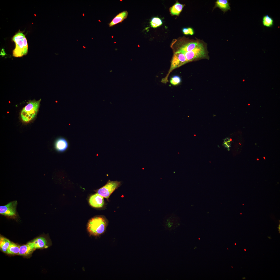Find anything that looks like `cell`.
<instances>
[{"mask_svg": "<svg viewBox=\"0 0 280 280\" xmlns=\"http://www.w3.org/2000/svg\"><path fill=\"white\" fill-rule=\"evenodd\" d=\"M107 225L105 219L101 216L95 217L91 219L87 225V230L91 235L98 236L105 232Z\"/></svg>", "mask_w": 280, "mask_h": 280, "instance_id": "cell-1", "label": "cell"}, {"mask_svg": "<svg viewBox=\"0 0 280 280\" xmlns=\"http://www.w3.org/2000/svg\"><path fill=\"white\" fill-rule=\"evenodd\" d=\"M41 101V99L37 101L35 99L30 100L27 104L23 108L21 111L20 116L23 122H29L35 117L38 112Z\"/></svg>", "mask_w": 280, "mask_h": 280, "instance_id": "cell-2", "label": "cell"}, {"mask_svg": "<svg viewBox=\"0 0 280 280\" xmlns=\"http://www.w3.org/2000/svg\"><path fill=\"white\" fill-rule=\"evenodd\" d=\"M12 40L16 45L13 50V56L16 57H21L26 55L28 51L27 40L25 35L22 32H19L13 37Z\"/></svg>", "mask_w": 280, "mask_h": 280, "instance_id": "cell-3", "label": "cell"}, {"mask_svg": "<svg viewBox=\"0 0 280 280\" xmlns=\"http://www.w3.org/2000/svg\"><path fill=\"white\" fill-rule=\"evenodd\" d=\"M17 201L14 200L11 201L6 205L0 206V214L7 218L18 220L19 216L16 210Z\"/></svg>", "mask_w": 280, "mask_h": 280, "instance_id": "cell-4", "label": "cell"}, {"mask_svg": "<svg viewBox=\"0 0 280 280\" xmlns=\"http://www.w3.org/2000/svg\"><path fill=\"white\" fill-rule=\"evenodd\" d=\"M120 181L109 180L104 186L97 190L96 192L103 198H108L110 195L120 185Z\"/></svg>", "mask_w": 280, "mask_h": 280, "instance_id": "cell-5", "label": "cell"}, {"mask_svg": "<svg viewBox=\"0 0 280 280\" xmlns=\"http://www.w3.org/2000/svg\"><path fill=\"white\" fill-rule=\"evenodd\" d=\"M183 53L187 62L195 59L204 57L205 55L204 48L202 44L200 43L192 51Z\"/></svg>", "mask_w": 280, "mask_h": 280, "instance_id": "cell-6", "label": "cell"}, {"mask_svg": "<svg viewBox=\"0 0 280 280\" xmlns=\"http://www.w3.org/2000/svg\"><path fill=\"white\" fill-rule=\"evenodd\" d=\"M187 62L184 53L179 50L176 52L173 56L170 71L178 67Z\"/></svg>", "mask_w": 280, "mask_h": 280, "instance_id": "cell-7", "label": "cell"}, {"mask_svg": "<svg viewBox=\"0 0 280 280\" xmlns=\"http://www.w3.org/2000/svg\"><path fill=\"white\" fill-rule=\"evenodd\" d=\"M179 218L174 214L166 215L163 221V225L165 228L169 230L174 229L179 224Z\"/></svg>", "mask_w": 280, "mask_h": 280, "instance_id": "cell-8", "label": "cell"}, {"mask_svg": "<svg viewBox=\"0 0 280 280\" xmlns=\"http://www.w3.org/2000/svg\"><path fill=\"white\" fill-rule=\"evenodd\" d=\"M89 202L90 205L95 208L102 207L104 204L103 197L97 193L91 195L89 199Z\"/></svg>", "mask_w": 280, "mask_h": 280, "instance_id": "cell-9", "label": "cell"}, {"mask_svg": "<svg viewBox=\"0 0 280 280\" xmlns=\"http://www.w3.org/2000/svg\"><path fill=\"white\" fill-rule=\"evenodd\" d=\"M36 249L33 243L29 242L25 245L20 246L19 255L26 256L30 254Z\"/></svg>", "mask_w": 280, "mask_h": 280, "instance_id": "cell-10", "label": "cell"}, {"mask_svg": "<svg viewBox=\"0 0 280 280\" xmlns=\"http://www.w3.org/2000/svg\"><path fill=\"white\" fill-rule=\"evenodd\" d=\"M33 243L35 248H47L49 246L47 240L43 237H37L31 241Z\"/></svg>", "mask_w": 280, "mask_h": 280, "instance_id": "cell-11", "label": "cell"}, {"mask_svg": "<svg viewBox=\"0 0 280 280\" xmlns=\"http://www.w3.org/2000/svg\"><path fill=\"white\" fill-rule=\"evenodd\" d=\"M55 148L58 151L62 152L66 150L68 147V143L67 141L62 138L57 139L55 143Z\"/></svg>", "mask_w": 280, "mask_h": 280, "instance_id": "cell-12", "label": "cell"}, {"mask_svg": "<svg viewBox=\"0 0 280 280\" xmlns=\"http://www.w3.org/2000/svg\"><path fill=\"white\" fill-rule=\"evenodd\" d=\"M127 11H124L120 13L116 16L109 24V26L111 27L118 23L122 22L126 19L128 15Z\"/></svg>", "mask_w": 280, "mask_h": 280, "instance_id": "cell-13", "label": "cell"}, {"mask_svg": "<svg viewBox=\"0 0 280 280\" xmlns=\"http://www.w3.org/2000/svg\"><path fill=\"white\" fill-rule=\"evenodd\" d=\"M216 6L224 12L230 10V9L228 1L227 0H217L216 2Z\"/></svg>", "mask_w": 280, "mask_h": 280, "instance_id": "cell-14", "label": "cell"}, {"mask_svg": "<svg viewBox=\"0 0 280 280\" xmlns=\"http://www.w3.org/2000/svg\"><path fill=\"white\" fill-rule=\"evenodd\" d=\"M11 242L7 238L1 236L0 247L1 249L4 253H7L9 247Z\"/></svg>", "mask_w": 280, "mask_h": 280, "instance_id": "cell-15", "label": "cell"}, {"mask_svg": "<svg viewBox=\"0 0 280 280\" xmlns=\"http://www.w3.org/2000/svg\"><path fill=\"white\" fill-rule=\"evenodd\" d=\"M199 43L197 42H192L187 44L183 46L179 50L183 53L189 52L192 51L196 48Z\"/></svg>", "mask_w": 280, "mask_h": 280, "instance_id": "cell-16", "label": "cell"}, {"mask_svg": "<svg viewBox=\"0 0 280 280\" xmlns=\"http://www.w3.org/2000/svg\"><path fill=\"white\" fill-rule=\"evenodd\" d=\"M184 6L183 5L177 2L170 8L171 13L173 15H178Z\"/></svg>", "mask_w": 280, "mask_h": 280, "instance_id": "cell-17", "label": "cell"}, {"mask_svg": "<svg viewBox=\"0 0 280 280\" xmlns=\"http://www.w3.org/2000/svg\"><path fill=\"white\" fill-rule=\"evenodd\" d=\"M20 246L11 242L7 251V254H18Z\"/></svg>", "mask_w": 280, "mask_h": 280, "instance_id": "cell-18", "label": "cell"}, {"mask_svg": "<svg viewBox=\"0 0 280 280\" xmlns=\"http://www.w3.org/2000/svg\"><path fill=\"white\" fill-rule=\"evenodd\" d=\"M273 19L268 15L264 16L262 18V23L263 25L267 27H271L274 25Z\"/></svg>", "mask_w": 280, "mask_h": 280, "instance_id": "cell-19", "label": "cell"}, {"mask_svg": "<svg viewBox=\"0 0 280 280\" xmlns=\"http://www.w3.org/2000/svg\"><path fill=\"white\" fill-rule=\"evenodd\" d=\"M150 23L152 27L156 28L161 25L162 21L159 18L154 17L152 19Z\"/></svg>", "mask_w": 280, "mask_h": 280, "instance_id": "cell-20", "label": "cell"}, {"mask_svg": "<svg viewBox=\"0 0 280 280\" xmlns=\"http://www.w3.org/2000/svg\"><path fill=\"white\" fill-rule=\"evenodd\" d=\"M181 80L180 77L177 75L173 76L170 80V83L172 85H176L180 83Z\"/></svg>", "mask_w": 280, "mask_h": 280, "instance_id": "cell-21", "label": "cell"}, {"mask_svg": "<svg viewBox=\"0 0 280 280\" xmlns=\"http://www.w3.org/2000/svg\"><path fill=\"white\" fill-rule=\"evenodd\" d=\"M183 31L185 34L193 35L194 33L193 29L190 28H184L183 30Z\"/></svg>", "mask_w": 280, "mask_h": 280, "instance_id": "cell-22", "label": "cell"}, {"mask_svg": "<svg viewBox=\"0 0 280 280\" xmlns=\"http://www.w3.org/2000/svg\"><path fill=\"white\" fill-rule=\"evenodd\" d=\"M223 143L225 147H226L228 149L230 146L231 143L230 141V140L227 142H224Z\"/></svg>", "mask_w": 280, "mask_h": 280, "instance_id": "cell-23", "label": "cell"}, {"mask_svg": "<svg viewBox=\"0 0 280 280\" xmlns=\"http://www.w3.org/2000/svg\"><path fill=\"white\" fill-rule=\"evenodd\" d=\"M263 158H264V159H265V157H263Z\"/></svg>", "mask_w": 280, "mask_h": 280, "instance_id": "cell-24", "label": "cell"}, {"mask_svg": "<svg viewBox=\"0 0 280 280\" xmlns=\"http://www.w3.org/2000/svg\"><path fill=\"white\" fill-rule=\"evenodd\" d=\"M83 16H84V13H83Z\"/></svg>", "mask_w": 280, "mask_h": 280, "instance_id": "cell-25", "label": "cell"}, {"mask_svg": "<svg viewBox=\"0 0 280 280\" xmlns=\"http://www.w3.org/2000/svg\"><path fill=\"white\" fill-rule=\"evenodd\" d=\"M257 160H259V159H257Z\"/></svg>", "mask_w": 280, "mask_h": 280, "instance_id": "cell-26", "label": "cell"}, {"mask_svg": "<svg viewBox=\"0 0 280 280\" xmlns=\"http://www.w3.org/2000/svg\"><path fill=\"white\" fill-rule=\"evenodd\" d=\"M83 47L85 48L84 46H83Z\"/></svg>", "mask_w": 280, "mask_h": 280, "instance_id": "cell-27", "label": "cell"}, {"mask_svg": "<svg viewBox=\"0 0 280 280\" xmlns=\"http://www.w3.org/2000/svg\"><path fill=\"white\" fill-rule=\"evenodd\" d=\"M249 105H250V104H248V105L249 106Z\"/></svg>", "mask_w": 280, "mask_h": 280, "instance_id": "cell-28", "label": "cell"}, {"mask_svg": "<svg viewBox=\"0 0 280 280\" xmlns=\"http://www.w3.org/2000/svg\"><path fill=\"white\" fill-rule=\"evenodd\" d=\"M244 80H243V81H244Z\"/></svg>", "mask_w": 280, "mask_h": 280, "instance_id": "cell-29", "label": "cell"}]
</instances>
